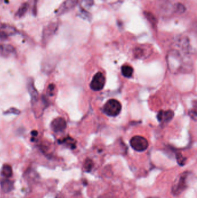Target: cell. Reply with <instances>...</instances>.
<instances>
[{
  "label": "cell",
  "instance_id": "cell-23",
  "mask_svg": "<svg viewBox=\"0 0 197 198\" xmlns=\"http://www.w3.org/2000/svg\"><path fill=\"white\" fill-rule=\"evenodd\" d=\"M176 158L178 164L180 166H184L185 165V161L187 160V158L184 157L182 154L180 153H178L176 155Z\"/></svg>",
  "mask_w": 197,
  "mask_h": 198
},
{
  "label": "cell",
  "instance_id": "cell-20",
  "mask_svg": "<svg viewBox=\"0 0 197 198\" xmlns=\"http://www.w3.org/2000/svg\"><path fill=\"white\" fill-rule=\"evenodd\" d=\"M79 16L81 17L82 19L86 20L89 22H90L92 20V16L91 15V13H89L87 11L83 9H81V8L80 11V12H79Z\"/></svg>",
  "mask_w": 197,
  "mask_h": 198
},
{
  "label": "cell",
  "instance_id": "cell-14",
  "mask_svg": "<svg viewBox=\"0 0 197 198\" xmlns=\"http://www.w3.org/2000/svg\"><path fill=\"white\" fill-rule=\"evenodd\" d=\"M121 71V73L123 74V75L126 78L131 77L134 73L133 68L131 66H128V65L122 66Z\"/></svg>",
  "mask_w": 197,
  "mask_h": 198
},
{
  "label": "cell",
  "instance_id": "cell-6",
  "mask_svg": "<svg viewBox=\"0 0 197 198\" xmlns=\"http://www.w3.org/2000/svg\"><path fill=\"white\" fill-rule=\"evenodd\" d=\"M17 32L15 27L0 22V39H7L9 37L16 34Z\"/></svg>",
  "mask_w": 197,
  "mask_h": 198
},
{
  "label": "cell",
  "instance_id": "cell-25",
  "mask_svg": "<svg viewBox=\"0 0 197 198\" xmlns=\"http://www.w3.org/2000/svg\"><path fill=\"white\" fill-rule=\"evenodd\" d=\"M20 113V110L16 108H11L8 109L6 111L4 112V114L8 115V114H14V115H19Z\"/></svg>",
  "mask_w": 197,
  "mask_h": 198
},
{
  "label": "cell",
  "instance_id": "cell-19",
  "mask_svg": "<svg viewBox=\"0 0 197 198\" xmlns=\"http://www.w3.org/2000/svg\"><path fill=\"white\" fill-rule=\"evenodd\" d=\"M94 5V0H81V9L87 11L91 8Z\"/></svg>",
  "mask_w": 197,
  "mask_h": 198
},
{
  "label": "cell",
  "instance_id": "cell-8",
  "mask_svg": "<svg viewBox=\"0 0 197 198\" xmlns=\"http://www.w3.org/2000/svg\"><path fill=\"white\" fill-rule=\"evenodd\" d=\"M16 53L15 48L9 44L0 45V54L4 58L15 56Z\"/></svg>",
  "mask_w": 197,
  "mask_h": 198
},
{
  "label": "cell",
  "instance_id": "cell-1",
  "mask_svg": "<svg viewBox=\"0 0 197 198\" xmlns=\"http://www.w3.org/2000/svg\"><path fill=\"white\" fill-rule=\"evenodd\" d=\"M189 175L188 171H185L178 175L172 187V192L174 195L178 196L185 190L188 186Z\"/></svg>",
  "mask_w": 197,
  "mask_h": 198
},
{
  "label": "cell",
  "instance_id": "cell-27",
  "mask_svg": "<svg viewBox=\"0 0 197 198\" xmlns=\"http://www.w3.org/2000/svg\"><path fill=\"white\" fill-rule=\"evenodd\" d=\"M38 0H33L34 1V5H33V8H32V12L33 14L34 15H36L37 13V4H38Z\"/></svg>",
  "mask_w": 197,
  "mask_h": 198
},
{
  "label": "cell",
  "instance_id": "cell-28",
  "mask_svg": "<svg viewBox=\"0 0 197 198\" xmlns=\"http://www.w3.org/2000/svg\"><path fill=\"white\" fill-rule=\"evenodd\" d=\"M147 198H159L158 197H148Z\"/></svg>",
  "mask_w": 197,
  "mask_h": 198
},
{
  "label": "cell",
  "instance_id": "cell-10",
  "mask_svg": "<svg viewBox=\"0 0 197 198\" xmlns=\"http://www.w3.org/2000/svg\"><path fill=\"white\" fill-rule=\"evenodd\" d=\"M174 116V113L171 110L164 111L161 110L157 115V119L160 122L168 123L172 119Z\"/></svg>",
  "mask_w": 197,
  "mask_h": 198
},
{
  "label": "cell",
  "instance_id": "cell-12",
  "mask_svg": "<svg viewBox=\"0 0 197 198\" xmlns=\"http://www.w3.org/2000/svg\"><path fill=\"white\" fill-rule=\"evenodd\" d=\"M2 190L5 193L11 192L13 189V182L9 180H4L1 183Z\"/></svg>",
  "mask_w": 197,
  "mask_h": 198
},
{
  "label": "cell",
  "instance_id": "cell-29",
  "mask_svg": "<svg viewBox=\"0 0 197 198\" xmlns=\"http://www.w3.org/2000/svg\"><path fill=\"white\" fill-rule=\"evenodd\" d=\"M1 3H2V0H0V4H1Z\"/></svg>",
  "mask_w": 197,
  "mask_h": 198
},
{
  "label": "cell",
  "instance_id": "cell-24",
  "mask_svg": "<svg viewBox=\"0 0 197 198\" xmlns=\"http://www.w3.org/2000/svg\"><path fill=\"white\" fill-rule=\"evenodd\" d=\"M160 8L161 9L162 11L165 13H167L169 11V10L170 11L171 6H170V3L164 2L161 5H160Z\"/></svg>",
  "mask_w": 197,
  "mask_h": 198
},
{
  "label": "cell",
  "instance_id": "cell-22",
  "mask_svg": "<svg viewBox=\"0 0 197 198\" xmlns=\"http://www.w3.org/2000/svg\"><path fill=\"white\" fill-rule=\"evenodd\" d=\"M174 11L177 14L182 15L185 12V11H186V8L183 4H181V3H178L174 7Z\"/></svg>",
  "mask_w": 197,
  "mask_h": 198
},
{
  "label": "cell",
  "instance_id": "cell-16",
  "mask_svg": "<svg viewBox=\"0 0 197 198\" xmlns=\"http://www.w3.org/2000/svg\"><path fill=\"white\" fill-rule=\"evenodd\" d=\"M1 174L7 178L11 177L13 174L12 167L8 164H5L2 167Z\"/></svg>",
  "mask_w": 197,
  "mask_h": 198
},
{
  "label": "cell",
  "instance_id": "cell-4",
  "mask_svg": "<svg viewBox=\"0 0 197 198\" xmlns=\"http://www.w3.org/2000/svg\"><path fill=\"white\" fill-rule=\"evenodd\" d=\"M58 24L56 22L50 23L43 28L42 31V43L43 45H47L56 34L58 29Z\"/></svg>",
  "mask_w": 197,
  "mask_h": 198
},
{
  "label": "cell",
  "instance_id": "cell-7",
  "mask_svg": "<svg viewBox=\"0 0 197 198\" xmlns=\"http://www.w3.org/2000/svg\"><path fill=\"white\" fill-rule=\"evenodd\" d=\"M51 128L54 132H62L66 128V120L62 117H57L52 120Z\"/></svg>",
  "mask_w": 197,
  "mask_h": 198
},
{
  "label": "cell",
  "instance_id": "cell-15",
  "mask_svg": "<svg viewBox=\"0 0 197 198\" xmlns=\"http://www.w3.org/2000/svg\"><path fill=\"white\" fill-rule=\"evenodd\" d=\"M61 144L66 145V147L70 148L72 150H74L76 148V141L71 137H67L63 140H62L60 142Z\"/></svg>",
  "mask_w": 197,
  "mask_h": 198
},
{
  "label": "cell",
  "instance_id": "cell-17",
  "mask_svg": "<svg viewBox=\"0 0 197 198\" xmlns=\"http://www.w3.org/2000/svg\"><path fill=\"white\" fill-rule=\"evenodd\" d=\"M28 7H29V4L27 3H23L20 7L18 11L16 12V16L20 18H22L27 13V11L28 9Z\"/></svg>",
  "mask_w": 197,
  "mask_h": 198
},
{
  "label": "cell",
  "instance_id": "cell-2",
  "mask_svg": "<svg viewBox=\"0 0 197 198\" xmlns=\"http://www.w3.org/2000/svg\"><path fill=\"white\" fill-rule=\"evenodd\" d=\"M121 104L119 101L116 99H110L104 106V112L109 117H115L117 116L121 111Z\"/></svg>",
  "mask_w": 197,
  "mask_h": 198
},
{
  "label": "cell",
  "instance_id": "cell-26",
  "mask_svg": "<svg viewBox=\"0 0 197 198\" xmlns=\"http://www.w3.org/2000/svg\"><path fill=\"white\" fill-rule=\"evenodd\" d=\"M54 89H55V85L54 84H50L47 88V93H49L50 96L53 95Z\"/></svg>",
  "mask_w": 197,
  "mask_h": 198
},
{
  "label": "cell",
  "instance_id": "cell-13",
  "mask_svg": "<svg viewBox=\"0 0 197 198\" xmlns=\"http://www.w3.org/2000/svg\"><path fill=\"white\" fill-rule=\"evenodd\" d=\"M148 49L146 47H143V46L137 47L135 50V54L136 58H142L143 57L147 56Z\"/></svg>",
  "mask_w": 197,
  "mask_h": 198
},
{
  "label": "cell",
  "instance_id": "cell-21",
  "mask_svg": "<svg viewBox=\"0 0 197 198\" xmlns=\"http://www.w3.org/2000/svg\"><path fill=\"white\" fill-rule=\"evenodd\" d=\"M94 167L93 161L90 159H86L85 162L83 165V168L86 172H90L91 171Z\"/></svg>",
  "mask_w": 197,
  "mask_h": 198
},
{
  "label": "cell",
  "instance_id": "cell-9",
  "mask_svg": "<svg viewBox=\"0 0 197 198\" xmlns=\"http://www.w3.org/2000/svg\"><path fill=\"white\" fill-rule=\"evenodd\" d=\"M27 88L28 93L31 96V101L32 104H35L38 100V92L35 88L34 81L32 79H30L27 84Z\"/></svg>",
  "mask_w": 197,
  "mask_h": 198
},
{
  "label": "cell",
  "instance_id": "cell-3",
  "mask_svg": "<svg viewBox=\"0 0 197 198\" xmlns=\"http://www.w3.org/2000/svg\"><path fill=\"white\" fill-rule=\"evenodd\" d=\"M130 143L131 147L136 151H144L149 147L148 141L142 136H134L131 139Z\"/></svg>",
  "mask_w": 197,
  "mask_h": 198
},
{
  "label": "cell",
  "instance_id": "cell-5",
  "mask_svg": "<svg viewBox=\"0 0 197 198\" xmlns=\"http://www.w3.org/2000/svg\"><path fill=\"white\" fill-rule=\"evenodd\" d=\"M105 84V77L101 72H98L93 77L90 83V88L94 91H100L104 88Z\"/></svg>",
  "mask_w": 197,
  "mask_h": 198
},
{
  "label": "cell",
  "instance_id": "cell-18",
  "mask_svg": "<svg viewBox=\"0 0 197 198\" xmlns=\"http://www.w3.org/2000/svg\"><path fill=\"white\" fill-rule=\"evenodd\" d=\"M144 15L145 16L146 18L149 21V22L153 26H155L157 24V19L152 13L149 12H144Z\"/></svg>",
  "mask_w": 197,
  "mask_h": 198
},
{
  "label": "cell",
  "instance_id": "cell-11",
  "mask_svg": "<svg viewBox=\"0 0 197 198\" xmlns=\"http://www.w3.org/2000/svg\"><path fill=\"white\" fill-rule=\"evenodd\" d=\"M77 3L78 0H66L58 9V15H62L73 9L77 5Z\"/></svg>",
  "mask_w": 197,
  "mask_h": 198
}]
</instances>
